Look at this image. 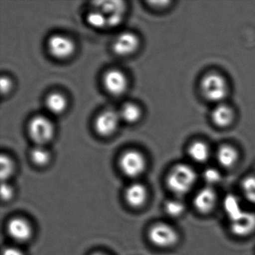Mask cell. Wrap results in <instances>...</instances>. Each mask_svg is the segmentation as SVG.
<instances>
[{"label": "cell", "instance_id": "obj_1", "mask_svg": "<svg viewBox=\"0 0 255 255\" xmlns=\"http://www.w3.org/2000/svg\"><path fill=\"white\" fill-rule=\"evenodd\" d=\"M197 180V173L186 164H178L171 168L167 176V186L172 193L181 196L193 188Z\"/></svg>", "mask_w": 255, "mask_h": 255}, {"label": "cell", "instance_id": "obj_2", "mask_svg": "<svg viewBox=\"0 0 255 255\" xmlns=\"http://www.w3.org/2000/svg\"><path fill=\"white\" fill-rule=\"evenodd\" d=\"M201 90L206 99L211 102H222L228 93L226 80L220 74L210 73L203 77Z\"/></svg>", "mask_w": 255, "mask_h": 255}, {"label": "cell", "instance_id": "obj_3", "mask_svg": "<svg viewBox=\"0 0 255 255\" xmlns=\"http://www.w3.org/2000/svg\"><path fill=\"white\" fill-rule=\"evenodd\" d=\"M150 241L157 247L168 248L178 242V233L173 227L165 223H156L149 230Z\"/></svg>", "mask_w": 255, "mask_h": 255}, {"label": "cell", "instance_id": "obj_4", "mask_svg": "<svg viewBox=\"0 0 255 255\" xmlns=\"http://www.w3.org/2000/svg\"><path fill=\"white\" fill-rule=\"evenodd\" d=\"M29 133L37 145H44L53 138L54 128L50 119L44 116H35L29 122Z\"/></svg>", "mask_w": 255, "mask_h": 255}, {"label": "cell", "instance_id": "obj_5", "mask_svg": "<svg viewBox=\"0 0 255 255\" xmlns=\"http://www.w3.org/2000/svg\"><path fill=\"white\" fill-rule=\"evenodd\" d=\"M119 166L125 175L135 178L144 172L146 161L143 155L139 152L136 150H128L121 156Z\"/></svg>", "mask_w": 255, "mask_h": 255}, {"label": "cell", "instance_id": "obj_6", "mask_svg": "<svg viewBox=\"0 0 255 255\" xmlns=\"http://www.w3.org/2000/svg\"><path fill=\"white\" fill-rule=\"evenodd\" d=\"M230 226L234 235L246 237L255 231V213L242 210L235 217L230 219Z\"/></svg>", "mask_w": 255, "mask_h": 255}, {"label": "cell", "instance_id": "obj_7", "mask_svg": "<svg viewBox=\"0 0 255 255\" xmlns=\"http://www.w3.org/2000/svg\"><path fill=\"white\" fill-rule=\"evenodd\" d=\"M49 52L56 59H65L70 57L75 50L72 40L63 35H52L47 43Z\"/></svg>", "mask_w": 255, "mask_h": 255}, {"label": "cell", "instance_id": "obj_8", "mask_svg": "<svg viewBox=\"0 0 255 255\" xmlns=\"http://www.w3.org/2000/svg\"><path fill=\"white\" fill-rule=\"evenodd\" d=\"M6 229L10 237L19 243L28 241L32 237V226L23 218L15 217L11 219L7 224Z\"/></svg>", "mask_w": 255, "mask_h": 255}, {"label": "cell", "instance_id": "obj_9", "mask_svg": "<svg viewBox=\"0 0 255 255\" xmlns=\"http://www.w3.org/2000/svg\"><path fill=\"white\" fill-rule=\"evenodd\" d=\"M121 118L119 113L113 110H106L101 113L95 120V129L100 135L107 136L117 129Z\"/></svg>", "mask_w": 255, "mask_h": 255}, {"label": "cell", "instance_id": "obj_10", "mask_svg": "<svg viewBox=\"0 0 255 255\" xmlns=\"http://www.w3.org/2000/svg\"><path fill=\"white\" fill-rule=\"evenodd\" d=\"M104 86L109 93L119 96L126 91L128 80L125 74L119 70H110L104 77Z\"/></svg>", "mask_w": 255, "mask_h": 255}, {"label": "cell", "instance_id": "obj_11", "mask_svg": "<svg viewBox=\"0 0 255 255\" xmlns=\"http://www.w3.org/2000/svg\"><path fill=\"white\" fill-rule=\"evenodd\" d=\"M217 202V194L211 186H206L200 189L195 198L194 206L200 213L207 214L210 213L216 207Z\"/></svg>", "mask_w": 255, "mask_h": 255}, {"label": "cell", "instance_id": "obj_12", "mask_svg": "<svg viewBox=\"0 0 255 255\" xmlns=\"http://www.w3.org/2000/svg\"><path fill=\"white\" fill-rule=\"evenodd\" d=\"M138 44L139 41L135 34L124 32L120 34L115 40L113 50L119 56H128L137 50Z\"/></svg>", "mask_w": 255, "mask_h": 255}, {"label": "cell", "instance_id": "obj_13", "mask_svg": "<svg viewBox=\"0 0 255 255\" xmlns=\"http://www.w3.org/2000/svg\"><path fill=\"white\" fill-rule=\"evenodd\" d=\"M125 198L130 207L133 208L141 207L147 201V188L140 183H131L125 190Z\"/></svg>", "mask_w": 255, "mask_h": 255}, {"label": "cell", "instance_id": "obj_14", "mask_svg": "<svg viewBox=\"0 0 255 255\" xmlns=\"http://www.w3.org/2000/svg\"><path fill=\"white\" fill-rule=\"evenodd\" d=\"M212 121L219 128H227L232 124L234 119V111L225 104L217 106L212 112Z\"/></svg>", "mask_w": 255, "mask_h": 255}, {"label": "cell", "instance_id": "obj_15", "mask_svg": "<svg viewBox=\"0 0 255 255\" xmlns=\"http://www.w3.org/2000/svg\"><path fill=\"white\" fill-rule=\"evenodd\" d=\"M216 158L221 166L225 168H231L237 163L238 152L232 146L225 144L218 149Z\"/></svg>", "mask_w": 255, "mask_h": 255}, {"label": "cell", "instance_id": "obj_16", "mask_svg": "<svg viewBox=\"0 0 255 255\" xmlns=\"http://www.w3.org/2000/svg\"><path fill=\"white\" fill-rule=\"evenodd\" d=\"M188 153L192 160L198 163H204L210 158V150L208 145L204 141H196L189 145Z\"/></svg>", "mask_w": 255, "mask_h": 255}, {"label": "cell", "instance_id": "obj_17", "mask_svg": "<svg viewBox=\"0 0 255 255\" xmlns=\"http://www.w3.org/2000/svg\"><path fill=\"white\" fill-rule=\"evenodd\" d=\"M47 110L55 115H59L65 111L67 107V100L63 95L59 92L50 94L46 99Z\"/></svg>", "mask_w": 255, "mask_h": 255}, {"label": "cell", "instance_id": "obj_18", "mask_svg": "<svg viewBox=\"0 0 255 255\" xmlns=\"http://www.w3.org/2000/svg\"><path fill=\"white\" fill-rule=\"evenodd\" d=\"M119 113L121 119L128 123H134L138 121L141 116V110L139 107L132 103H127L124 104Z\"/></svg>", "mask_w": 255, "mask_h": 255}, {"label": "cell", "instance_id": "obj_19", "mask_svg": "<svg viewBox=\"0 0 255 255\" xmlns=\"http://www.w3.org/2000/svg\"><path fill=\"white\" fill-rule=\"evenodd\" d=\"M101 5H97L98 9L101 10L107 17L112 14H123L125 6L124 2L111 1V2H99Z\"/></svg>", "mask_w": 255, "mask_h": 255}, {"label": "cell", "instance_id": "obj_20", "mask_svg": "<svg viewBox=\"0 0 255 255\" xmlns=\"http://www.w3.org/2000/svg\"><path fill=\"white\" fill-rule=\"evenodd\" d=\"M30 156L35 165L44 166L50 161V153L44 145H36L31 151Z\"/></svg>", "mask_w": 255, "mask_h": 255}, {"label": "cell", "instance_id": "obj_21", "mask_svg": "<svg viewBox=\"0 0 255 255\" xmlns=\"http://www.w3.org/2000/svg\"><path fill=\"white\" fill-rule=\"evenodd\" d=\"M186 210L184 203L178 199L169 200L165 204V211L172 218L181 216Z\"/></svg>", "mask_w": 255, "mask_h": 255}, {"label": "cell", "instance_id": "obj_22", "mask_svg": "<svg viewBox=\"0 0 255 255\" xmlns=\"http://www.w3.org/2000/svg\"><path fill=\"white\" fill-rule=\"evenodd\" d=\"M242 189L246 199L255 204V176H248L242 181Z\"/></svg>", "mask_w": 255, "mask_h": 255}, {"label": "cell", "instance_id": "obj_23", "mask_svg": "<svg viewBox=\"0 0 255 255\" xmlns=\"http://www.w3.org/2000/svg\"><path fill=\"white\" fill-rule=\"evenodd\" d=\"M225 210L228 215V218L230 219H233L235 217L237 214L240 213L243 210L240 205V201L237 197L234 195H229L225 198Z\"/></svg>", "mask_w": 255, "mask_h": 255}, {"label": "cell", "instance_id": "obj_24", "mask_svg": "<svg viewBox=\"0 0 255 255\" xmlns=\"http://www.w3.org/2000/svg\"><path fill=\"white\" fill-rule=\"evenodd\" d=\"M87 20L91 26L95 28H104L107 26V16L101 10H95L88 14Z\"/></svg>", "mask_w": 255, "mask_h": 255}, {"label": "cell", "instance_id": "obj_25", "mask_svg": "<svg viewBox=\"0 0 255 255\" xmlns=\"http://www.w3.org/2000/svg\"><path fill=\"white\" fill-rule=\"evenodd\" d=\"M14 171V165L11 159L6 155L0 156V174L2 181L8 180Z\"/></svg>", "mask_w": 255, "mask_h": 255}, {"label": "cell", "instance_id": "obj_26", "mask_svg": "<svg viewBox=\"0 0 255 255\" xmlns=\"http://www.w3.org/2000/svg\"><path fill=\"white\" fill-rule=\"evenodd\" d=\"M203 178L209 186H211L220 181L222 175L216 168L210 167L204 170L203 172Z\"/></svg>", "mask_w": 255, "mask_h": 255}, {"label": "cell", "instance_id": "obj_27", "mask_svg": "<svg viewBox=\"0 0 255 255\" xmlns=\"http://www.w3.org/2000/svg\"><path fill=\"white\" fill-rule=\"evenodd\" d=\"M13 189L6 182L2 183L1 186V196L4 201H8L13 196Z\"/></svg>", "mask_w": 255, "mask_h": 255}, {"label": "cell", "instance_id": "obj_28", "mask_svg": "<svg viewBox=\"0 0 255 255\" xmlns=\"http://www.w3.org/2000/svg\"><path fill=\"white\" fill-rule=\"evenodd\" d=\"M0 88L2 94H6L9 92L11 88V82L8 77H2L0 80Z\"/></svg>", "mask_w": 255, "mask_h": 255}, {"label": "cell", "instance_id": "obj_29", "mask_svg": "<svg viewBox=\"0 0 255 255\" xmlns=\"http://www.w3.org/2000/svg\"><path fill=\"white\" fill-rule=\"evenodd\" d=\"M2 255H24V254L18 248L7 247L2 252Z\"/></svg>", "mask_w": 255, "mask_h": 255}, {"label": "cell", "instance_id": "obj_30", "mask_svg": "<svg viewBox=\"0 0 255 255\" xmlns=\"http://www.w3.org/2000/svg\"><path fill=\"white\" fill-rule=\"evenodd\" d=\"M91 255H107L106 254L102 253V252H95V253L92 254Z\"/></svg>", "mask_w": 255, "mask_h": 255}]
</instances>
